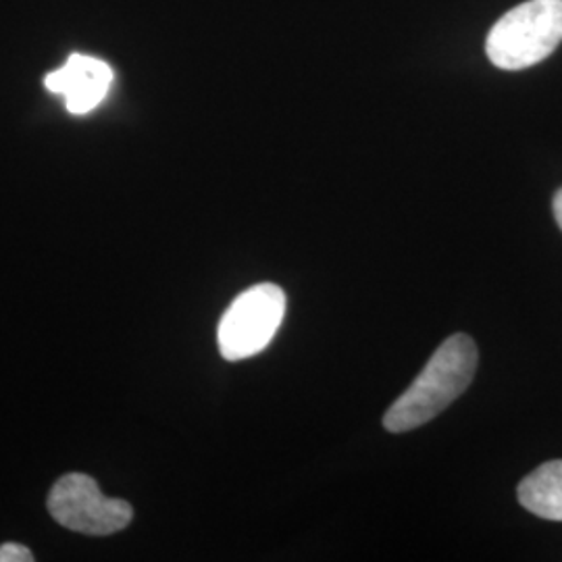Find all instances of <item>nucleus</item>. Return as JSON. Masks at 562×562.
<instances>
[{"instance_id": "obj_1", "label": "nucleus", "mask_w": 562, "mask_h": 562, "mask_svg": "<svg viewBox=\"0 0 562 562\" xmlns=\"http://www.w3.org/2000/svg\"><path fill=\"white\" fill-rule=\"evenodd\" d=\"M477 346L467 334L450 336L434 352L419 378L408 385L383 417L392 434L417 429L438 417L471 385L477 371Z\"/></svg>"}, {"instance_id": "obj_2", "label": "nucleus", "mask_w": 562, "mask_h": 562, "mask_svg": "<svg viewBox=\"0 0 562 562\" xmlns=\"http://www.w3.org/2000/svg\"><path fill=\"white\" fill-rule=\"evenodd\" d=\"M562 42V0H527L492 27L485 50L490 60L519 71L548 59Z\"/></svg>"}, {"instance_id": "obj_3", "label": "nucleus", "mask_w": 562, "mask_h": 562, "mask_svg": "<svg viewBox=\"0 0 562 562\" xmlns=\"http://www.w3.org/2000/svg\"><path fill=\"white\" fill-rule=\"evenodd\" d=\"M285 317V294L276 283L241 292L220 322L217 341L225 361L250 359L265 350Z\"/></svg>"}, {"instance_id": "obj_4", "label": "nucleus", "mask_w": 562, "mask_h": 562, "mask_svg": "<svg viewBox=\"0 0 562 562\" xmlns=\"http://www.w3.org/2000/svg\"><path fill=\"white\" fill-rule=\"evenodd\" d=\"M53 519L83 536H111L125 529L134 510L125 501L106 498L90 475L69 473L53 485L48 496Z\"/></svg>"}, {"instance_id": "obj_5", "label": "nucleus", "mask_w": 562, "mask_h": 562, "mask_svg": "<svg viewBox=\"0 0 562 562\" xmlns=\"http://www.w3.org/2000/svg\"><path fill=\"white\" fill-rule=\"evenodd\" d=\"M113 83L111 67L101 59L71 55L69 60L44 78L48 92L65 97L67 111L74 115H86L97 109Z\"/></svg>"}, {"instance_id": "obj_6", "label": "nucleus", "mask_w": 562, "mask_h": 562, "mask_svg": "<svg viewBox=\"0 0 562 562\" xmlns=\"http://www.w3.org/2000/svg\"><path fill=\"white\" fill-rule=\"evenodd\" d=\"M525 510L546 521L562 522V461L543 462L517 487Z\"/></svg>"}, {"instance_id": "obj_7", "label": "nucleus", "mask_w": 562, "mask_h": 562, "mask_svg": "<svg viewBox=\"0 0 562 562\" xmlns=\"http://www.w3.org/2000/svg\"><path fill=\"white\" fill-rule=\"evenodd\" d=\"M34 554L21 543H4L0 546V562H32Z\"/></svg>"}, {"instance_id": "obj_8", "label": "nucleus", "mask_w": 562, "mask_h": 562, "mask_svg": "<svg viewBox=\"0 0 562 562\" xmlns=\"http://www.w3.org/2000/svg\"><path fill=\"white\" fill-rule=\"evenodd\" d=\"M552 209H554L557 223H559V227L562 229V188L557 192V196H554V204H552Z\"/></svg>"}]
</instances>
